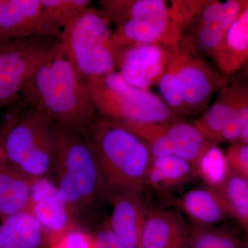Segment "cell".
Instances as JSON below:
<instances>
[{"instance_id":"cell-1","label":"cell","mask_w":248,"mask_h":248,"mask_svg":"<svg viewBox=\"0 0 248 248\" xmlns=\"http://www.w3.org/2000/svg\"><path fill=\"white\" fill-rule=\"evenodd\" d=\"M18 99L84 137L97 115L86 79L62 52L60 43L53 57L23 88Z\"/></svg>"},{"instance_id":"cell-2","label":"cell","mask_w":248,"mask_h":248,"mask_svg":"<svg viewBox=\"0 0 248 248\" xmlns=\"http://www.w3.org/2000/svg\"><path fill=\"white\" fill-rule=\"evenodd\" d=\"M86 139L99 172V198L141 194L152 156L144 141L115 120L97 115Z\"/></svg>"},{"instance_id":"cell-3","label":"cell","mask_w":248,"mask_h":248,"mask_svg":"<svg viewBox=\"0 0 248 248\" xmlns=\"http://www.w3.org/2000/svg\"><path fill=\"white\" fill-rule=\"evenodd\" d=\"M0 149L8 162L27 177H50L56 156V124L18 99L0 128Z\"/></svg>"},{"instance_id":"cell-4","label":"cell","mask_w":248,"mask_h":248,"mask_svg":"<svg viewBox=\"0 0 248 248\" xmlns=\"http://www.w3.org/2000/svg\"><path fill=\"white\" fill-rule=\"evenodd\" d=\"M57 151L51 176L75 220L99 198L95 156L84 135L56 124Z\"/></svg>"},{"instance_id":"cell-5","label":"cell","mask_w":248,"mask_h":248,"mask_svg":"<svg viewBox=\"0 0 248 248\" xmlns=\"http://www.w3.org/2000/svg\"><path fill=\"white\" fill-rule=\"evenodd\" d=\"M96 112L117 122L170 124L177 114L149 90L129 84L120 72L86 79Z\"/></svg>"},{"instance_id":"cell-6","label":"cell","mask_w":248,"mask_h":248,"mask_svg":"<svg viewBox=\"0 0 248 248\" xmlns=\"http://www.w3.org/2000/svg\"><path fill=\"white\" fill-rule=\"evenodd\" d=\"M110 20L90 7L62 32L60 47L85 79L115 71L117 53L112 46Z\"/></svg>"},{"instance_id":"cell-7","label":"cell","mask_w":248,"mask_h":248,"mask_svg":"<svg viewBox=\"0 0 248 248\" xmlns=\"http://www.w3.org/2000/svg\"><path fill=\"white\" fill-rule=\"evenodd\" d=\"M59 43L39 34L0 43V107L19 99L23 88L53 57Z\"/></svg>"},{"instance_id":"cell-8","label":"cell","mask_w":248,"mask_h":248,"mask_svg":"<svg viewBox=\"0 0 248 248\" xmlns=\"http://www.w3.org/2000/svg\"><path fill=\"white\" fill-rule=\"evenodd\" d=\"M172 59L182 86L187 115L200 112L213 94L221 89L226 80L219 70L197 55L192 39L182 37L173 49Z\"/></svg>"},{"instance_id":"cell-9","label":"cell","mask_w":248,"mask_h":248,"mask_svg":"<svg viewBox=\"0 0 248 248\" xmlns=\"http://www.w3.org/2000/svg\"><path fill=\"white\" fill-rule=\"evenodd\" d=\"M27 211L42 227L44 246L47 248L77 226L66 202L50 177L34 180Z\"/></svg>"},{"instance_id":"cell-10","label":"cell","mask_w":248,"mask_h":248,"mask_svg":"<svg viewBox=\"0 0 248 248\" xmlns=\"http://www.w3.org/2000/svg\"><path fill=\"white\" fill-rule=\"evenodd\" d=\"M174 47L151 44L120 50L117 65L124 79L135 87L149 90L157 84L171 61Z\"/></svg>"},{"instance_id":"cell-11","label":"cell","mask_w":248,"mask_h":248,"mask_svg":"<svg viewBox=\"0 0 248 248\" xmlns=\"http://www.w3.org/2000/svg\"><path fill=\"white\" fill-rule=\"evenodd\" d=\"M190 233L179 210H148L140 248H188Z\"/></svg>"},{"instance_id":"cell-12","label":"cell","mask_w":248,"mask_h":248,"mask_svg":"<svg viewBox=\"0 0 248 248\" xmlns=\"http://www.w3.org/2000/svg\"><path fill=\"white\" fill-rule=\"evenodd\" d=\"M248 81H226L219 96L193 125L206 141L218 144L222 132L231 120L244 98Z\"/></svg>"},{"instance_id":"cell-13","label":"cell","mask_w":248,"mask_h":248,"mask_svg":"<svg viewBox=\"0 0 248 248\" xmlns=\"http://www.w3.org/2000/svg\"><path fill=\"white\" fill-rule=\"evenodd\" d=\"M109 202L112 206L108 218L111 230L127 248H140L148 212L141 194L117 196Z\"/></svg>"},{"instance_id":"cell-14","label":"cell","mask_w":248,"mask_h":248,"mask_svg":"<svg viewBox=\"0 0 248 248\" xmlns=\"http://www.w3.org/2000/svg\"><path fill=\"white\" fill-rule=\"evenodd\" d=\"M213 58L226 81L248 62V0Z\"/></svg>"},{"instance_id":"cell-15","label":"cell","mask_w":248,"mask_h":248,"mask_svg":"<svg viewBox=\"0 0 248 248\" xmlns=\"http://www.w3.org/2000/svg\"><path fill=\"white\" fill-rule=\"evenodd\" d=\"M42 11L41 0H0V42L35 35Z\"/></svg>"},{"instance_id":"cell-16","label":"cell","mask_w":248,"mask_h":248,"mask_svg":"<svg viewBox=\"0 0 248 248\" xmlns=\"http://www.w3.org/2000/svg\"><path fill=\"white\" fill-rule=\"evenodd\" d=\"M34 180L11 166L0 149V221L27 211Z\"/></svg>"},{"instance_id":"cell-17","label":"cell","mask_w":248,"mask_h":248,"mask_svg":"<svg viewBox=\"0 0 248 248\" xmlns=\"http://www.w3.org/2000/svg\"><path fill=\"white\" fill-rule=\"evenodd\" d=\"M179 206L193 224L215 226L231 217L221 195L208 186L186 192Z\"/></svg>"},{"instance_id":"cell-18","label":"cell","mask_w":248,"mask_h":248,"mask_svg":"<svg viewBox=\"0 0 248 248\" xmlns=\"http://www.w3.org/2000/svg\"><path fill=\"white\" fill-rule=\"evenodd\" d=\"M193 176L190 163L176 155H167L152 160L145 186L158 192H169L184 185Z\"/></svg>"},{"instance_id":"cell-19","label":"cell","mask_w":248,"mask_h":248,"mask_svg":"<svg viewBox=\"0 0 248 248\" xmlns=\"http://www.w3.org/2000/svg\"><path fill=\"white\" fill-rule=\"evenodd\" d=\"M41 2L42 11L36 34L58 40L63 29L92 4L90 0H41Z\"/></svg>"},{"instance_id":"cell-20","label":"cell","mask_w":248,"mask_h":248,"mask_svg":"<svg viewBox=\"0 0 248 248\" xmlns=\"http://www.w3.org/2000/svg\"><path fill=\"white\" fill-rule=\"evenodd\" d=\"M44 244L43 230L29 212H22L1 221L0 248H39Z\"/></svg>"},{"instance_id":"cell-21","label":"cell","mask_w":248,"mask_h":248,"mask_svg":"<svg viewBox=\"0 0 248 248\" xmlns=\"http://www.w3.org/2000/svg\"><path fill=\"white\" fill-rule=\"evenodd\" d=\"M166 133L173 155L190 163L194 170L201 156L211 142L206 141L193 124L179 121L168 124Z\"/></svg>"},{"instance_id":"cell-22","label":"cell","mask_w":248,"mask_h":248,"mask_svg":"<svg viewBox=\"0 0 248 248\" xmlns=\"http://www.w3.org/2000/svg\"><path fill=\"white\" fill-rule=\"evenodd\" d=\"M218 193L230 216L235 218L248 235V180L232 169Z\"/></svg>"},{"instance_id":"cell-23","label":"cell","mask_w":248,"mask_h":248,"mask_svg":"<svg viewBox=\"0 0 248 248\" xmlns=\"http://www.w3.org/2000/svg\"><path fill=\"white\" fill-rule=\"evenodd\" d=\"M231 171L226 153L218 148L217 144L211 143L199 159L194 174L201 178L206 186L218 192Z\"/></svg>"},{"instance_id":"cell-24","label":"cell","mask_w":248,"mask_h":248,"mask_svg":"<svg viewBox=\"0 0 248 248\" xmlns=\"http://www.w3.org/2000/svg\"><path fill=\"white\" fill-rule=\"evenodd\" d=\"M192 224L188 248H246L244 241L226 228Z\"/></svg>"},{"instance_id":"cell-25","label":"cell","mask_w":248,"mask_h":248,"mask_svg":"<svg viewBox=\"0 0 248 248\" xmlns=\"http://www.w3.org/2000/svg\"><path fill=\"white\" fill-rule=\"evenodd\" d=\"M156 85L164 102L177 115H187L182 86L177 77L175 63L172 59Z\"/></svg>"},{"instance_id":"cell-26","label":"cell","mask_w":248,"mask_h":248,"mask_svg":"<svg viewBox=\"0 0 248 248\" xmlns=\"http://www.w3.org/2000/svg\"><path fill=\"white\" fill-rule=\"evenodd\" d=\"M248 125V86L241 104L234 112L231 120L222 132L218 143H232L239 141L240 135Z\"/></svg>"},{"instance_id":"cell-27","label":"cell","mask_w":248,"mask_h":248,"mask_svg":"<svg viewBox=\"0 0 248 248\" xmlns=\"http://www.w3.org/2000/svg\"><path fill=\"white\" fill-rule=\"evenodd\" d=\"M48 248H95V244L93 234L77 226Z\"/></svg>"},{"instance_id":"cell-28","label":"cell","mask_w":248,"mask_h":248,"mask_svg":"<svg viewBox=\"0 0 248 248\" xmlns=\"http://www.w3.org/2000/svg\"><path fill=\"white\" fill-rule=\"evenodd\" d=\"M226 153L231 169L248 180V145L232 143Z\"/></svg>"},{"instance_id":"cell-29","label":"cell","mask_w":248,"mask_h":248,"mask_svg":"<svg viewBox=\"0 0 248 248\" xmlns=\"http://www.w3.org/2000/svg\"><path fill=\"white\" fill-rule=\"evenodd\" d=\"M93 236L95 248H127L111 230L108 218L103 221Z\"/></svg>"},{"instance_id":"cell-30","label":"cell","mask_w":248,"mask_h":248,"mask_svg":"<svg viewBox=\"0 0 248 248\" xmlns=\"http://www.w3.org/2000/svg\"><path fill=\"white\" fill-rule=\"evenodd\" d=\"M248 81V62L244 67L241 68V71L238 72L236 75L232 77L226 81Z\"/></svg>"},{"instance_id":"cell-31","label":"cell","mask_w":248,"mask_h":248,"mask_svg":"<svg viewBox=\"0 0 248 248\" xmlns=\"http://www.w3.org/2000/svg\"><path fill=\"white\" fill-rule=\"evenodd\" d=\"M239 142L248 145V125L244 129L240 135Z\"/></svg>"},{"instance_id":"cell-32","label":"cell","mask_w":248,"mask_h":248,"mask_svg":"<svg viewBox=\"0 0 248 248\" xmlns=\"http://www.w3.org/2000/svg\"><path fill=\"white\" fill-rule=\"evenodd\" d=\"M244 242L245 247H246V248H248V236H246V239H245Z\"/></svg>"},{"instance_id":"cell-33","label":"cell","mask_w":248,"mask_h":248,"mask_svg":"<svg viewBox=\"0 0 248 248\" xmlns=\"http://www.w3.org/2000/svg\"><path fill=\"white\" fill-rule=\"evenodd\" d=\"M0 43H1V42H0Z\"/></svg>"}]
</instances>
